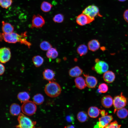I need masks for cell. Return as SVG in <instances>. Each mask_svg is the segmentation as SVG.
I'll return each instance as SVG.
<instances>
[{
    "label": "cell",
    "instance_id": "obj_1",
    "mask_svg": "<svg viewBox=\"0 0 128 128\" xmlns=\"http://www.w3.org/2000/svg\"><path fill=\"white\" fill-rule=\"evenodd\" d=\"M3 40L6 42L9 43H15L19 42L20 44L27 46L30 48L31 43L26 39V32H24L20 35L13 32L9 33H3Z\"/></svg>",
    "mask_w": 128,
    "mask_h": 128
},
{
    "label": "cell",
    "instance_id": "obj_2",
    "mask_svg": "<svg viewBox=\"0 0 128 128\" xmlns=\"http://www.w3.org/2000/svg\"><path fill=\"white\" fill-rule=\"evenodd\" d=\"M46 94L48 96L54 98L60 94L61 88L59 84L54 81H49L46 85L44 89Z\"/></svg>",
    "mask_w": 128,
    "mask_h": 128
},
{
    "label": "cell",
    "instance_id": "obj_3",
    "mask_svg": "<svg viewBox=\"0 0 128 128\" xmlns=\"http://www.w3.org/2000/svg\"><path fill=\"white\" fill-rule=\"evenodd\" d=\"M18 124L16 128H34L36 122L32 121L29 118L24 114L20 113L18 118Z\"/></svg>",
    "mask_w": 128,
    "mask_h": 128
},
{
    "label": "cell",
    "instance_id": "obj_4",
    "mask_svg": "<svg viewBox=\"0 0 128 128\" xmlns=\"http://www.w3.org/2000/svg\"><path fill=\"white\" fill-rule=\"evenodd\" d=\"M127 102V99L123 95L122 93L119 95L115 96L113 99V103L114 108V113H115L118 110L125 107Z\"/></svg>",
    "mask_w": 128,
    "mask_h": 128
},
{
    "label": "cell",
    "instance_id": "obj_5",
    "mask_svg": "<svg viewBox=\"0 0 128 128\" xmlns=\"http://www.w3.org/2000/svg\"><path fill=\"white\" fill-rule=\"evenodd\" d=\"M37 107L35 103L31 101H28L23 104L21 110L25 114L31 116L36 112Z\"/></svg>",
    "mask_w": 128,
    "mask_h": 128
},
{
    "label": "cell",
    "instance_id": "obj_6",
    "mask_svg": "<svg viewBox=\"0 0 128 128\" xmlns=\"http://www.w3.org/2000/svg\"><path fill=\"white\" fill-rule=\"evenodd\" d=\"M82 13L94 19L97 16H102L99 13L98 7L94 5H90L87 7L83 11Z\"/></svg>",
    "mask_w": 128,
    "mask_h": 128
},
{
    "label": "cell",
    "instance_id": "obj_7",
    "mask_svg": "<svg viewBox=\"0 0 128 128\" xmlns=\"http://www.w3.org/2000/svg\"><path fill=\"white\" fill-rule=\"evenodd\" d=\"M113 119L111 115H106L101 116L99 119V122L94 127V128H103L107 126Z\"/></svg>",
    "mask_w": 128,
    "mask_h": 128
},
{
    "label": "cell",
    "instance_id": "obj_8",
    "mask_svg": "<svg viewBox=\"0 0 128 128\" xmlns=\"http://www.w3.org/2000/svg\"><path fill=\"white\" fill-rule=\"evenodd\" d=\"M11 57L10 49L8 47H3L0 48V62L5 63L8 61Z\"/></svg>",
    "mask_w": 128,
    "mask_h": 128
},
{
    "label": "cell",
    "instance_id": "obj_9",
    "mask_svg": "<svg viewBox=\"0 0 128 128\" xmlns=\"http://www.w3.org/2000/svg\"><path fill=\"white\" fill-rule=\"evenodd\" d=\"M45 20L39 14L34 15L32 17L31 27L39 28L42 27L45 24Z\"/></svg>",
    "mask_w": 128,
    "mask_h": 128
},
{
    "label": "cell",
    "instance_id": "obj_10",
    "mask_svg": "<svg viewBox=\"0 0 128 128\" xmlns=\"http://www.w3.org/2000/svg\"><path fill=\"white\" fill-rule=\"evenodd\" d=\"M96 63L94 69L97 73L101 74L108 71L109 66L106 62L104 61L99 60Z\"/></svg>",
    "mask_w": 128,
    "mask_h": 128
},
{
    "label": "cell",
    "instance_id": "obj_11",
    "mask_svg": "<svg viewBox=\"0 0 128 128\" xmlns=\"http://www.w3.org/2000/svg\"><path fill=\"white\" fill-rule=\"evenodd\" d=\"M94 19L82 13L77 17L76 21L78 25L83 26L90 23Z\"/></svg>",
    "mask_w": 128,
    "mask_h": 128
},
{
    "label": "cell",
    "instance_id": "obj_12",
    "mask_svg": "<svg viewBox=\"0 0 128 128\" xmlns=\"http://www.w3.org/2000/svg\"><path fill=\"white\" fill-rule=\"evenodd\" d=\"M83 75L85 77L87 86L89 88H95L98 82V80L96 78L88 74H84Z\"/></svg>",
    "mask_w": 128,
    "mask_h": 128
},
{
    "label": "cell",
    "instance_id": "obj_13",
    "mask_svg": "<svg viewBox=\"0 0 128 128\" xmlns=\"http://www.w3.org/2000/svg\"><path fill=\"white\" fill-rule=\"evenodd\" d=\"M101 102L102 106L106 108H109L113 105V99L109 95L104 96L101 98Z\"/></svg>",
    "mask_w": 128,
    "mask_h": 128
},
{
    "label": "cell",
    "instance_id": "obj_14",
    "mask_svg": "<svg viewBox=\"0 0 128 128\" xmlns=\"http://www.w3.org/2000/svg\"><path fill=\"white\" fill-rule=\"evenodd\" d=\"M43 77L44 79L49 81L55 80V73L53 70L49 69H45L43 73Z\"/></svg>",
    "mask_w": 128,
    "mask_h": 128
},
{
    "label": "cell",
    "instance_id": "obj_15",
    "mask_svg": "<svg viewBox=\"0 0 128 128\" xmlns=\"http://www.w3.org/2000/svg\"><path fill=\"white\" fill-rule=\"evenodd\" d=\"M83 73L82 70L79 67L75 66L69 69V75L72 77H77L79 76Z\"/></svg>",
    "mask_w": 128,
    "mask_h": 128
},
{
    "label": "cell",
    "instance_id": "obj_16",
    "mask_svg": "<svg viewBox=\"0 0 128 128\" xmlns=\"http://www.w3.org/2000/svg\"><path fill=\"white\" fill-rule=\"evenodd\" d=\"M104 80L108 83L113 82L114 80L115 75L114 73L111 71H107L103 75Z\"/></svg>",
    "mask_w": 128,
    "mask_h": 128
},
{
    "label": "cell",
    "instance_id": "obj_17",
    "mask_svg": "<svg viewBox=\"0 0 128 128\" xmlns=\"http://www.w3.org/2000/svg\"><path fill=\"white\" fill-rule=\"evenodd\" d=\"M74 82L76 87L79 89H83L87 86L85 80L82 77H76Z\"/></svg>",
    "mask_w": 128,
    "mask_h": 128
},
{
    "label": "cell",
    "instance_id": "obj_18",
    "mask_svg": "<svg viewBox=\"0 0 128 128\" xmlns=\"http://www.w3.org/2000/svg\"><path fill=\"white\" fill-rule=\"evenodd\" d=\"M100 46L99 42L96 39H93L90 41L88 44V49L92 51H95L99 49Z\"/></svg>",
    "mask_w": 128,
    "mask_h": 128
},
{
    "label": "cell",
    "instance_id": "obj_19",
    "mask_svg": "<svg viewBox=\"0 0 128 128\" xmlns=\"http://www.w3.org/2000/svg\"><path fill=\"white\" fill-rule=\"evenodd\" d=\"M21 108L20 105L16 103L12 104L9 108V112L12 115L16 116L20 113Z\"/></svg>",
    "mask_w": 128,
    "mask_h": 128
},
{
    "label": "cell",
    "instance_id": "obj_20",
    "mask_svg": "<svg viewBox=\"0 0 128 128\" xmlns=\"http://www.w3.org/2000/svg\"><path fill=\"white\" fill-rule=\"evenodd\" d=\"M88 114L90 117L92 118L97 117L100 113V110L95 106L90 107L88 110Z\"/></svg>",
    "mask_w": 128,
    "mask_h": 128
},
{
    "label": "cell",
    "instance_id": "obj_21",
    "mask_svg": "<svg viewBox=\"0 0 128 128\" xmlns=\"http://www.w3.org/2000/svg\"><path fill=\"white\" fill-rule=\"evenodd\" d=\"M2 29L3 33H9L13 32L14 27L10 23L2 21Z\"/></svg>",
    "mask_w": 128,
    "mask_h": 128
},
{
    "label": "cell",
    "instance_id": "obj_22",
    "mask_svg": "<svg viewBox=\"0 0 128 128\" xmlns=\"http://www.w3.org/2000/svg\"><path fill=\"white\" fill-rule=\"evenodd\" d=\"M17 98L21 103H24L28 101L30 98L29 93L26 91L19 92L17 95Z\"/></svg>",
    "mask_w": 128,
    "mask_h": 128
},
{
    "label": "cell",
    "instance_id": "obj_23",
    "mask_svg": "<svg viewBox=\"0 0 128 128\" xmlns=\"http://www.w3.org/2000/svg\"><path fill=\"white\" fill-rule=\"evenodd\" d=\"M58 53L55 48L52 47L48 50L46 53L47 57L50 59H55L58 56Z\"/></svg>",
    "mask_w": 128,
    "mask_h": 128
},
{
    "label": "cell",
    "instance_id": "obj_24",
    "mask_svg": "<svg viewBox=\"0 0 128 128\" xmlns=\"http://www.w3.org/2000/svg\"><path fill=\"white\" fill-rule=\"evenodd\" d=\"M32 61L35 66L37 67L40 66L44 62V59L41 56L37 55L33 57Z\"/></svg>",
    "mask_w": 128,
    "mask_h": 128
},
{
    "label": "cell",
    "instance_id": "obj_25",
    "mask_svg": "<svg viewBox=\"0 0 128 128\" xmlns=\"http://www.w3.org/2000/svg\"><path fill=\"white\" fill-rule=\"evenodd\" d=\"M88 47L85 45L82 44L80 45L77 49V52L81 56L85 55L88 51Z\"/></svg>",
    "mask_w": 128,
    "mask_h": 128
},
{
    "label": "cell",
    "instance_id": "obj_26",
    "mask_svg": "<svg viewBox=\"0 0 128 128\" xmlns=\"http://www.w3.org/2000/svg\"><path fill=\"white\" fill-rule=\"evenodd\" d=\"M77 118L79 121L84 122L86 121L88 119L87 113L85 111H82L79 112L78 113Z\"/></svg>",
    "mask_w": 128,
    "mask_h": 128
},
{
    "label": "cell",
    "instance_id": "obj_27",
    "mask_svg": "<svg viewBox=\"0 0 128 128\" xmlns=\"http://www.w3.org/2000/svg\"><path fill=\"white\" fill-rule=\"evenodd\" d=\"M116 114L118 117L121 119L126 118L128 115V111L126 108H123L116 111Z\"/></svg>",
    "mask_w": 128,
    "mask_h": 128
},
{
    "label": "cell",
    "instance_id": "obj_28",
    "mask_svg": "<svg viewBox=\"0 0 128 128\" xmlns=\"http://www.w3.org/2000/svg\"><path fill=\"white\" fill-rule=\"evenodd\" d=\"M52 5L50 3L46 1H43L41 3V10L45 12H47L50 11L52 7Z\"/></svg>",
    "mask_w": 128,
    "mask_h": 128
},
{
    "label": "cell",
    "instance_id": "obj_29",
    "mask_svg": "<svg viewBox=\"0 0 128 128\" xmlns=\"http://www.w3.org/2000/svg\"><path fill=\"white\" fill-rule=\"evenodd\" d=\"M33 102L36 104L40 105L42 104L44 101V98L41 94L40 93L35 95L33 98Z\"/></svg>",
    "mask_w": 128,
    "mask_h": 128
},
{
    "label": "cell",
    "instance_id": "obj_30",
    "mask_svg": "<svg viewBox=\"0 0 128 128\" xmlns=\"http://www.w3.org/2000/svg\"><path fill=\"white\" fill-rule=\"evenodd\" d=\"M40 47L43 50H48L52 47V45L49 42L46 41H44L40 44Z\"/></svg>",
    "mask_w": 128,
    "mask_h": 128
},
{
    "label": "cell",
    "instance_id": "obj_31",
    "mask_svg": "<svg viewBox=\"0 0 128 128\" xmlns=\"http://www.w3.org/2000/svg\"><path fill=\"white\" fill-rule=\"evenodd\" d=\"M12 0H0V6L2 8L7 9L11 5Z\"/></svg>",
    "mask_w": 128,
    "mask_h": 128
},
{
    "label": "cell",
    "instance_id": "obj_32",
    "mask_svg": "<svg viewBox=\"0 0 128 128\" xmlns=\"http://www.w3.org/2000/svg\"><path fill=\"white\" fill-rule=\"evenodd\" d=\"M108 89L107 85L105 83H103L99 85L98 91L99 93H105L108 91Z\"/></svg>",
    "mask_w": 128,
    "mask_h": 128
},
{
    "label": "cell",
    "instance_id": "obj_33",
    "mask_svg": "<svg viewBox=\"0 0 128 128\" xmlns=\"http://www.w3.org/2000/svg\"><path fill=\"white\" fill-rule=\"evenodd\" d=\"M64 19V16L62 14H58L54 16L53 18V20L55 23H60L63 21Z\"/></svg>",
    "mask_w": 128,
    "mask_h": 128
},
{
    "label": "cell",
    "instance_id": "obj_34",
    "mask_svg": "<svg viewBox=\"0 0 128 128\" xmlns=\"http://www.w3.org/2000/svg\"><path fill=\"white\" fill-rule=\"evenodd\" d=\"M121 125L119 124L116 121L110 123L107 126L103 128H120Z\"/></svg>",
    "mask_w": 128,
    "mask_h": 128
},
{
    "label": "cell",
    "instance_id": "obj_35",
    "mask_svg": "<svg viewBox=\"0 0 128 128\" xmlns=\"http://www.w3.org/2000/svg\"><path fill=\"white\" fill-rule=\"evenodd\" d=\"M66 119L67 122L73 123L75 120L73 115L71 114L67 115L66 117Z\"/></svg>",
    "mask_w": 128,
    "mask_h": 128
},
{
    "label": "cell",
    "instance_id": "obj_36",
    "mask_svg": "<svg viewBox=\"0 0 128 128\" xmlns=\"http://www.w3.org/2000/svg\"><path fill=\"white\" fill-rule=\"evenodd\" d=\"M5 68L4 65L0 63V76L3 75L5 71Z\"/></svg>",
    "mask_w": 128,
    "mask_h": 128
},
{
    "label": "cell",
    "instance_id": "obj_37",
    "mask_svg": "<svg viewBox=\"0 0 128 128\" xmlns=\"http://www.w3.org/2000/svg\"><path fill=\"white\" fill-rule=\"evenodd\" d=\"M123 17L125 21L128 23V9L124 11L123 14Z\"/></svg>",
    "mask_w": 128,
    "mask_h": 128
},
{
    "label": "cell",
    "instance_id": "obj_38",
    "mask_svg": "<svg viewBox=\"0 0 128 128\" xmlns=\"http://www.w3.org/2000/svg\"><path fill=\"white\" fill-rule=\"evenodd\" d=\"M99 110L100 111V113L102 116H104L107 115V112H106L105 110H101L100 109H99Z\"/></svg>",
    "mask_w": 128,
    "mask_h": 128
},
{
    "label": "cell",
    "instance_id": "obj_39",
    "mask_svg": "<svg viewBox=\"0 0 128 128\" xmlns=\"http://www.w3.org/2000/svg\"><path fill=\"white\" fill-rule=\"evenodd\" d=\"M65 128H75L72 125H68L65 127Z\"/></svg>",
    "mask_w": 128,
    "mask_h": 128
},
{
    "label": "cell",
    "instance_id": "obj_40",
    "mask_svg": "<svg viewBox=\"0 0 128 128\" xmlns=\"http://www.w3.org/2000/svg\"><path fill=\"white\" fill-rule=\"evenodd\" d=\"M3 39V33H1L0 32V41H1Z\"/></svg>",
    "mask_w": 128,
    "mask_h": 128
},
{
    "label": "cell",
    "instance_id": "obj_41",
    "mask_svg": "<svg viewBox=\"0 0 128 128\" xmlns=\"http://www.w3.org/2000/svg\"><path fill=\"white\" fill-rule=\"evenodd\" d=\"M120 2H124L127 0H118Z\"/></svg>",
    "mask_w": 128,
    "mask_h": 128
},
{
    "label": "cell",
    "instance_id": "obj_42",
    "mask_svg": "<svg viewBox=\"0 0 128 128\" xmlns=\"http://www.w3.org/2000/svg\"></svg>",
    "mask_w": 128,
    "mask_h": 128
}]
</instances>
